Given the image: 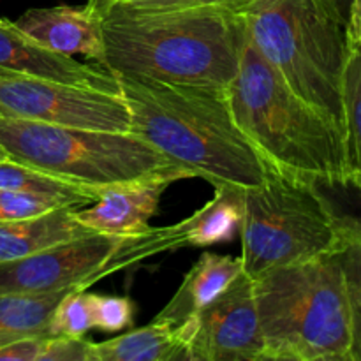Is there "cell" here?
I'll return each mask as SVG.
<instances>
[{"instance_id": "6da1fadb", "label": "cell", "mask_w": 361, "mask_h": 361, "mask_svg": "<svg viewBox=\"0 0 361 361\" xmlns=\"http://www.w3.org/2000/svg\"><path fill=\"white\" fill-rule=\"evenodd\" d=\"M115 74L130 115V133L194 178L250 189L270 166L233 118L226 88Z\"/></svg>"}, {"instance_id": "7a4b0ae2", "label": "cell", "mask_w": 361, "mask_h": 361, "mask_svg": "<svg viewBox=\"0 0 361 361\" xmlns=\"http://www.w3.org/2000/svg\"><path fill=\"white\" fill-rule=\"evenodd\" d=\"M102 67L168 83L226 88L238 73L247 27L242 9L102 11Z\"/></svg>"}, {"instance_id": "3957f363", "label": "cell", "mask_w": 361, "mask_h": 361, "mask_svg": "<svg viewBox=\"0 0 361 361\" xmlns=\"http://www.w3.org/2000/svg\"><path fill=\"white\" fill-rule=\"evenodd\" d=\"M226 95L236 126L271 169L330 189L349 185L342 130L293 92L249 37Z\"/></svg>"}, {"instance_id": "277c9868", "label": "cell", "mask_w": 361, "mask_h": 361, "mask_svg": "<svg viewBox=\"0 0 361 361\" xmlns=\"http://www.w3.org/2000/svg\"><path fill=\"white\" fill-rule=\"evenodd\" d=\"M263 361H349L351 298L337 256L252 277Z\"/></svg>"}, {"instance_id": "5b68a950", "label": "cell", "mask_w": 361, "mask_h": 361, "mask_svg": "<svg viewBox=\"0 0 361 361\" xmlns=\"http://www.w3.org/2000/svg\"><path fill=\"white\" fill-rule=\"evenodd\" d=\"M247 37L305 99L344 134L341 83L348 34L331 0H249Z\"/></svg>"}, {"instance_id": "8992f818", "label": "cell", "mask_w": 361, "mask_h": 361, "mask_svg": "<svg viewBox=\"0 0 361 361\" xmlns=\"http://www.w3.org/2000/svg\"><path fill=\"white\" fill-rule=\"evenodd\" d=\"M326 189L270 169L261 185L243 190L240 257L249 277L341 250L345 215Z\"/></svg>"}, {"instance_id": "52a82bcc", "label": "cell", "mask_w": 361, "mask_h": 361, "mask_svg": "<svg viewBox=\"0 0 361 361\" xmlns=\"http://www.w3.org/2000/svg\"><path fill=\"white\" fill-rule=\"evenodd\" d=\"M0 147L13 161L94 190L183 169L133 133L74 129L9 116H0Z\"/></svg>"}, {"instance_id": "ba28073f", "label": "cell", "mask_w": 361, "mask_h": 361, "mask_svg": "<svg viewBox=\"0 0 361 361\" xmlns=\"http://www.w3.org/2000/svg\"><path fill=\"white\" fill-rule=\"evenodd\" d=\"M0 116L74 129L130 133L120 94L51 80L0 73Z\"/></svg>"}, {"instance_id": "9c48e42d", "label": "cell", "mask_w": 361, "mask_h": 361, "mask_svg": "<svg viewBox=\"0 0 361 361\" xmlns=\"http://www.w3.org/2000/svg\"><path fill=\"white\" fill-rule=\"evenodd\" d=\"M123 236L88 233L55 243L23 259L0 264V293H46L88 289L101 281Z\"/></svg>"}, {"instance_id": "30bf717a", "label": "cell", "mask_w": 361, "mask_h": 361, "mask_svg": "<svg viewBox=\"0 0 361 361\" xmlns=\"http://www.w3.org/2000/svg\"><path fill=\"white\" fill-rule=\"evenodd\" d=\"M190 361H263L252 277L243 271L192 317Z\"/></svg>"}, {"instance_id": "8fae6325", "label": "cell", "mask_w": 361, "mask_h": 361, "mask_svg": "<svg viewBox=\"0 0 361 361\" xmlns=\"http://www.w3.org/2000/svg\"><path fill=\"white\" fill-rule=\"evenodd\" d=\"M182 178L194 176L178 169L104 187L99 189L94 203L76 208L74 215L81 224L95 233L111 236L140 235L150 228L148 221L157 214L162 192Z\"/></svg>"}, {"instance_id": "7c38bea8", "label": "cell", "mask_w": 361, "mask_h": 361, "mask_svg": "<svg viewBox=\"0 0 361 361\" xmlns=\"http://www.w3.org/2000/svg\"><path fill=\"white\" fill-rule=\"evenodd\" d=\"M0 73L120 94L118 81L111 71L53 51L28 37L9 20H0Z\"/></svg>"}, {"instance_id": "4fadbf2b", "label": "cell", "mask_w": 361, "mask_h": 361, "mask_svg": "<svg viewBox=\"0 0 361 361\" xmlns=\"http://www.w3.org/2000/svg\"><path fill=\"white\" fill-rule=\"evenodd\" d=\"M21 32L39 44L62 55H83L102 67V14L90 2L87 6H55L28 9L14 21Z\"/></svg>"}, {"instance_id": "5bb4252c", "label": "cell", "mask_w": 361, "mask_h": 361, "mask_svg": "<svg viewBox=\"0 0 361 361\" xmlns=\"http://www.w3.org/2000/svg\"><path fill=\"white\" fill-rule=\"evenodd\" d=\"M240 274H243L242 257L203 252L183 277L175 296L155 316V319L166 321L175 328L187 323L196 317V314L215 296L221 295Z\"/></svg>"}, {"instance_id": "9a60e30c", "label": "cell", "mask_w": 361, "mask_h": 361, "mask_svg": "<svg viewBox=\"0 0 361 361\" xmlns=\"http://www.w3.org/2000/svg\"><path fill=\"white\" fill-rule=\"evenodd\" d=\"M192 321L171 326L154 319L147 326L94 344V361H190Z\"/></svg>"}, {"instance_id": "2e32d148", "label": "cell", "mask_w": 361, "mask_h": 361, "mask_svg": "<svg viewBox=\"0 0 361 361\" xmlns=\"http://www.w3.org/2000/svg\"><path fill=\"white\" fill-rule=\"evenodd\" d=\"M76 208H59L20 221H0V264L23 259L55 243L94 233L74 215Z\"/></svg>"}, {"instance_id": "e0dca14e", "label": "cell", "mask_w": 361, "mask_h": 361, "mask_svg": "<svg viewBox=\"0 0 361 361\" xmlns=\"http://www.w3.org/2000/svg\"><path fill=\"white\" fill-rule=\"evenodd\" d=\"M348 51L342 71L341 97L349 185L361 189V18L351 13L348 25Z\"/></svg>"}, {"instance_id": "ac0fdd59", "label": "cell", "mask_w": 361, "mask_h": 361, "mask_svg": "<svg viewBox=\"0 0 361 361\" xmlns=\"http://www.w3.org/2000/svg\"><path fill=\"white\" fill-rule=\"evenodd\" d=\"M215 196L189 217L190 247L228 242L240 233L243 221V190L231 183H214Z\"/></svg>"}, {"instance_id": "d6986e66", "label": "cell", "mask_w": 361, "mask_h": 361, "mask_svg": "<svg viewBox=\"0 0 361 361\" xmlns=\"http://www.w3.org/2000/svg\"><path fill=\"white\" fill-rule=\"evenodd\" d=\"M69 291L73 289L46 295L0 293V348L18 338L46 337L53 309Z\"/></svg>"}, {"instance_id": "ffe728a7", "label": "cell", "mask_w": 361, "mask_h": 361, "mask_svg": "<svg viewBox=\"0 0 361 361\" xmlns=\"http://www.w3.org/2000/svg\"><path fill=\"white\" fill-rule=\"evenodd\" d=\"M0 189L13 190H32V192L55 194V196H69L83 201L85 204H92L97 200L99 190L88 189V187L76 185L73 182L53 176L41 169L30 168L27 164L4 159L0 161Z\"/></svg>"}, {"instance_id": "44dd1931", "label": "cell", "mask_w": 361, "mask_h": 361, "mask_svg": "<svg viewBox=\"0 0 361 361\" xmlns=\"http://www.w3.org/2000/svg\"><path fill=\"white\" fill-rule=\"evenodd\" d=\"M87 204L76 197L32 190L0 189V221H20L37 217L59 208H83Z\"/></svg>"}, {"instance_id": "7402d4cb", "label": "cell", "mask_w": 361, "mask_h": 361, "mask_svg": "<svg viewBox=\"0 0 361 361\" xmlns=\"http://www.w3.org/2000/svg\"><path fill=\"white\" fill-rule=\"evenodd\" d=\"M87 289L67 293L49 316L46 337H85L94 328Z\"/></svg>"}, {"instance_id": "603a6c76", "label": "cell", "mask_w": 361, "mask_h": 361, "mask_svg": "<svg viewBox=\"0 0 361 361\" xmlns=\"http://www.w3.org/2000/svg\"><path fill=\"white\" fill-rule=\"evenodd\" d=\"M92 324L106 334H118L134 323V302L127 296L95 295L88 293Z\"/></svg>"}, {"instance_id": "cb8c5ba5", "label": "cell", "mask_w": 361, "mask_h": 361, "mask_svg": "<svg viewBox=\"0 0 361 361\" xmlns=\"http://www.w3.org/2000/svg\"><path fill=\"white\" fill-rule=\"evenodd\" d=\"M342 247L335 256L341 263L351 295L361 296V219L345 215Z\"/></svg>"}, {"instance_id": "d4e9b609", "label": "cell", "mask_w": 361, "mask_h": 361, "mask_svg": "<svg viewBox=\"0 0 361 361\" xmlns=\"http://www.w3.org/2000/svg\"><path fill=\"white\" fill-rule=\"evenodd\" d=\"M94 344L85 337H46L39 361H94Z\"/></svg>"}, {"instance_id": "484cf974", "label": "cell", "mask_w": 361, "mask_h": 361, "mask_svg": "<svg viewBox=\"0 0 361 361\" xmlns=\"http://www.w3.org/2000/svg\"><path fill=\"white\" fill-rule=\"evenodd\" d=\"M247 2L249 0H118L111 7H122V9L133 11L185 9V7H229V9H242Z\"/></svg>"}, {"instance_id": "4316f807", "label": "cell", "mask_w": 361, "mask_h": 361, "mask_svg": "<svg viewBox=\"0 0 361 361\" xmlns=\"http://www.w3.org/2000/svg\"><path fill=\"white\" fill-rule=\"evenodd\" d=\"M46 337H25L0 348V361H39Z\"/></svg>"}, {"instance_id": "83f0119b", "label": "cell", "mask_w": 361, "mask_h": 361, "mask_svg": "<svg viewBox=\"0 0 361 361\" xmlns=\"http://www.w3.org/2000/svg\"><path fill=\"white\" fill-rule=\"evenodd\" d=\"M351 348L349 361H361V296L351 295Z\"/></svg>"}, {"instance_id": "f1b7e54d", "label": "cell", "mask_w": 361, "mask_h": 361, "mask_svg": "<svg viewBox=\"0 0 361 361\" xmlns=\"http://www.w3.org/2000/svg\"><path fill=\"white\" fill-rule=\"evenodd\" d=\"M335 4V7L338 9V13L342 14L344 21L348 23L349 16H351V7H353V0H331Z\"/></svg>"}, {"instance_id": "f546056e", "label": "cell", "mask_w": 361, "mask_h": 361, "mask_svg": "<svg viewBox=\"0 0 361 361\" xmlns=\"http://www.w3.org/2000/svg\"><path fill=\"white\" fill-rule=\"evenodd\" d=\"M88 2H90L92 6L97 7L99 11H104V9H108V7L115 6V4L118 2V0H88Z\"/></svg>"}, {"instance_id": "4dcf8cb0", "label": "cell", "mask_w": 361, "mask_h": 361, "mask_svg": "<svg viewBox=\"0 0 361 361\" xmlns=\"http://www.w3.org/2000/svg\"><path fill=\"white\" fill-rule=\"evenodd\" d=\"M351 13H356L361 18V0H353Z\"/></svg>"}, {"instance_id": "1f68e13d", "label": "cell", "mask_w": 361, "mask_h": 361, "mask_svg": "<svg viewBox=\"0 0 361 361\" xmlns=\"http://www.w3.org/2000/svg\"><path fill=\"white\" fill-rule=\"evenodd\" d=\"M4 159H9V155H7L6 150H4V148L0 147V161H4Z\"/></svg>"}, {"instance_id": "d6a6232c", "label": "cell", "mask_w": 361, "mask_h": 361, "mask_svg": "<svg viewBox=\"0 0 361 361\" xmlns=\"http://www.w3.org/2000/svg\"><path fill=\"white\" fill-rule=\"evenodd\" d=\"M358 190H360V192H361V189H358Z\"/></svg>"}]
</instances>
